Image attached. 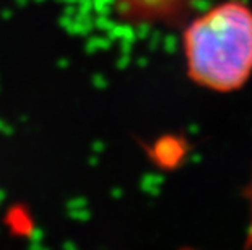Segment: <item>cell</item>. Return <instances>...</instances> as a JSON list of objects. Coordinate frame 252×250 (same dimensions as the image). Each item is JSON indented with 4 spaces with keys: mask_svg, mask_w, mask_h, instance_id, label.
<instances>
[{
    "mask_svg": "<svg viewBox=\"0 0 252 250\" xmlns=\"http://www.w3.org/2000/svg\"><path fill=\"white\" fill-rule=\"evenodd\" d=\"M186 72L198 86L233 93L252 75V8L224 0L198 15L182 33Z\"/></svg>",
    "mask_w": 252,
    "mask_h": 250,
    "instance_id": "obj_1",
    "label": "cell"
},
{
    "mask_svg": "<svg viewBox=\"0 0 252 250\" xmlns=\"http://www.w3.org/2000/svg\"><path fill=\"white\" fill-rule=\"evenodd\" d=\"M116 13L128 25H174L186 17L194 0H112Z\"/></svg>",
    "mask_w": 252,
    "mask_h": 250,
    "instance_id": "obj_2",
    "label": "cell"
}]
</instances>
